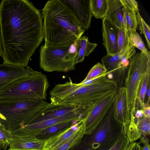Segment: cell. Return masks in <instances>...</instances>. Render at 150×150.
<instances>
[{
  "label": "cell",
  "instance_id": "cell-13",
  "mask_svg": "<svg viewBox=\"0 0 150 150\" xmlns=\"http://www.w3.org/2000/svg\"><path fill=\"white\" fill-rule=\"evenodd\" d=\"M69 8L85 30L90 27L93 15L91 0H61Z\"/></svg>",
  "mask_w": 150,
  "mask_h": 150
},
{
  "label": "cell",
  "instance_id": "cell-15",
  "mask_svg": "<svg viewBox=\"0 0 150 150\" xmlns=\"http://www.w3.org/2000/svg\"><path fill=\"white\" fill-rule=\"evenodd\" d=\"M119 29L106 16L102 19L103 44L108 54L113 55L118 53L117 39Z\"/></svg>",
  "mask_w": 150,
  "mask_h": 150
},
{
  "label": "cell",
  "instance_id": "cell-29",
  "mask_svg": "<svg viewBox=\"0 0 150 150\" xmlns=\"http://www.w3.org/2000/svg\"><path fill=\"white\" fill-rule=\"evenodd\" d=\"M13 134L11 132L6 129L0 122V139L4 147L7 149L12 140Z\"/></svg>",
  "mask_w": 150,
  "mask_h": 150
},
{
  "label": "cell",
  "instance_id": "cell-34",
  "mask_svg": "<svg viewBox=\"0 0 150 150\" xmlns=\"http://www.w3.org/2000/svg\"><path fill=\"white\" fill-rule=\"evenodd\" d=\"M140 141L138 143H142L144 144L143 147V150H150V145L149 143V139L147 138V136H142L140 138Z\"/></svg>",
  "mask_w": 150,
  "mask_h": 150
},
{
  "label": "cell",
  "instance_id": "cell-5",
  "mask_svg": "<svg viewBox=\"0 0 150 150\" xmlns=\"http://www.w3.org/2000/svg\"><path fill=\"white\" fill-rule=\"evenodd\" d=\"M49 86L47 76L37 71L16 80L0 91V100H45Z\"/></svg>",
  "mask_w": 150,
  "mask_h": 150
},
{
  "label": "cell",
  "instance_id": "cell-8",
  "mask_svg": "<svg viewBox=\"0 0 150 150\" xmlns=\"http://www.w3.org/2000/svg\"><path fill=\"white\" fill-rule=\"evenodd\" d=\"M127 70L124 87L127 107L130 111L132 108L135 110L140 83L146 73L150 71V56L148 57L142 52L135 54L129 60Z\"/></svg>",
  "mask_w": 150,
  "mask_h": 150
},
{
  "label": "cell",
  "instance_id": "cell-23",
  "mask_svg": "<svg viewBox=\"0 0 150 150\" xmlns=\"http://www.w3.org/2000/svg\"><path fill=\"white\" fill-rule=\"evenodd\" d=\"M127 33L129 42L135 47L140 50L141 52L148 57L150 56L149 51H148L141 37L136 31L128 30Z\"/></svg>",
  "mask_w": 150,
  "mask_h": 150
},
{
  "label": "cell",
  "instance_id": "cell-6",
  "mask_svg": "<svg viewBox=\"0 0 150 150\" xmlns=\"http://www.w3.org/2000/svg\"><path fill=\"white\" fill-rule=\"evenodd\" d=\"M114 102L93 132L86 135L79 150H109L125 134L123 126L113 116Z\"/></svg>",
  "mask_w": 150,
  "mask_h": 150
},
{
  "label": "cell",
  "instance_id": "cell-32",
  "mask_svg": "<svg viewBox=\"0 0 150 150\" xmlns=\"http://www.w3.org/2000/svg\"><path fill=\"white\" fill-rule=\"evenodd\" d=\"M125 8L133 11L136 13L138 11V3L135 0H120Z\"/></svg>",
  "mask_w": 150,
  "mask_h": 150
},
{
  "label": "cell",
  "instance_id": "cell-12",
  "mask_svg": "<svg viewBox=\"0 0 150 150\" xmlns=\"http://www.w3.org/2000/svg\"><path fill=\"white\" fill-rule=\"evenodd\" d=\"M81 105L48 103L26 123L37 122L59 117L76 110Z\"/></svg>",
  "mask_w": 150,
  "mask_h": 150
},
{
  "label": "cell",
  "instance_id": "cell-27",
  "mask_svg": "<svg viewBox=\"0 0 150 150\" xmlns=\"http://www.w3.org/2000/svg\"><path fill=\"white\" fill-rule=\"evenodd\" d=\"M117 44L119 55L122 54L130 44L128 40L127 31L124 28L119 29Z\"/></svg>",
  "mask_w": 150,
  "mask_h": 150
},
{
  "label": "cell",
  "instance_id": "cell-25",
  "mask_svg": "<svg viewBox=\"0 0 150 150\" xmlns=\"http://www.w3.org/2000/svg\"><path fill=\"white\" fill-rule=\"evenodd\" d=\"M150 84V71L144 76L140 83L136 100L139 103L140 108L144 103V98L148 85Z\"/></svg>",
  "mask_w": 150,
  "mask_h": 150
},
{
  "label": "cell",
  "instance_id": "cell-26",
  "mask_svg": "<svg viewBox=\"0 0 150 150\" xmlns=\"http://www.w3.org/2000/svg\"><path fill=\"white\" fill-rule=\"evenodd\" d=\"M107 74V70L101 63L98 62L90 70L86 77L82 82L91 80Z\"/></svg>",
  "mask_w": 150,
  "mask_h": 150
},
{
  "label": "cell",
  "instance_id": "cell-36",
  "mask_svg": "<svg viewBox=\"0 0 150 150\" xmlns=\"http://www.w3.org/2000/svg\"><path fill=\"white\" fill-rule=\"evenodd\" d=\"M3 41L1 30L0 27V56L3 57Z\"/></svg>",
  "mask_w": 150,
  "mask_h": 150
},
{
  "label": "cell",
  "instance_id": "cell-20",
  "mask_svg": "<svg viewBox=\"0 0 150 150\" xmlns=\"http://www.w3.org/2000/svg\"><path fill=\"white\" fill-rule=\"evenodd\" d=\"M77 121L61 123L48 127L40 132L36 137L40 139H47L58 132L71 126Z\"/></svg>",
  "mask_w": 150,
  "mask_h": 150
},
{
  "label": "cell",
  "instance_id": "cell-18",
  "mask_svg": "<svg viewBox=\"0 0 150 150\" xmlns=\"http://www.w3.org/2000/svg\"><path fill=\"white\" fill-rule=\"evenodd\" d=\"M105 16L119 29L124 28L125 8L120 0H107Z\"/></svg>",
  "mask_w": 150,
  "mask_h": 150
},
{
  "label": "cell",
  "instance_id": "cell-35",
  "mask_svg": "<svg viewBox=\"0 0 150 150\" xmlns=\"http://www.w3.org/2000/svg\"><path fill=\"white\" fill-rule=\"evenodd\" d=\"M125 150H143V149L138 143L134 142L129 143Z\"/></svg>",
  "mask_w": 150,
  "mask_h": 150
},
{
  "label": "cell",
  "instance_id": "cell-10",
  "mask_svg": "<svg viewBox=\"0 0 150 150\" xmlns=\"http://www.w3.org/2000/svg\"><path fill=\"white\" fill-rule=\"evenodd\" d=\"M117 91L99 100L92 107L87 117L82 121L84 135L91 134L113 103Z\"/></svg>",
  "mask_w": 150,
  "mask_h": 150
},
{
  "label": "cell",
  "instance_id": "cell-11",
  "mask_svg": "<svg viewBox=\"0 0 150 150\" xmlns=\"http://www.w3.org/2000/svg\"><path fill=\"white\" fill-rule=\"evenodd\" d=\"M37 71L28 66L24 67L5 63L0 64V91L13 81L29 76Z\"/></svg>",
  "mask_w": 150,
  "mask_h": 150
},
{
  "label": "cell",
  "instance_id": "cell-22",
  "mask_svg": "<svg viewBox=\"0 0 150 150\" xmlns=\"http://www.w3.org/2000/svg\"><path fill=\"white\" fill-rule=\"evenodd\" d=\"M91 12L97 19H103L106 16L108 8L107 0H91Z\"/></svg>",
  "mask_w": 150,
  "mask_h": 150
},
{
  "label": "cell",
  "instance_id": "cell-14",
  "mask_svg": "<svg viewBox=\"0 0 150 150\" xmlns=\"http://www.w3.org/2000/svg\"><path fill=\"white\" fill-rule=\"evenodd\" d=\"M113 115L116 120L123 126L124 132L126 134L130 121V111L127 107L125 87L118 88L113 104Z\"/></svg>",
  "mask_w": 150,
  "mask_h": 150
},
{
  "label": "cell",
  "instance_id": "cell-31",
  "mask_svg": "<svg viewBox=\"0 0 150 150\" xmlns=\"http://www.w3.org/2000/svg\"><path fill=\"white\" fill-rule=\"evenodd\" d=\"M129 144L126 135L123 134L109 150H125Z\"/></svg>",
  "mask_w": 150,
  "mask_h": 150
},
{
  "label": "cell",
  "instance_id": "cell-38",
  "mask_svg": "<svg viewBox=\"0 0 150 150\" xmlns=\"http://www.w3.org/2000/svg\"><path fill=\"white\" fill-rule=\"evenodd\" d=\"M2 144V142L1 140L0 139V145Z\"/></svg>",
  "mask_w": 150,
  "mask_h": 150
},
{
  "label": "cell",
  "instance_id": "cell-28",
  "mask_svg": "<svg viewBox=\"0 0 150 150\" xmlns=\"http://www.w3.org/2000/svg\"><path fill=\"white\" fill-rule=\"evenodd\" d=\"M137 17L139 29L140 33H143L146 38L148 47L150 48V26L146 23L141 16L139 11L137 12Z\"/></svg>",
  "mask_w": 150,
  "mask_h": 150
},
{
  "label": "cell",
  "instance_id": "cell-4",
  "mask_svg": "<svg viewBox=\"0 0 150 150\" xmlns=\"http://www.w3.org/2000/svg\"><path fill=\"white\" fill-rule=\"evenodd\" d=\"M48 103L41 100H0V122L11 132L24 125Z\"/></svg>",
  "mask_w": 150,
  "mask_h": 150
},
{
  "label": "cell",
  "instance_id": "cell-1",
  "mask_svg": "<svg viewBox=\"0 0 150 150\" xmlns=\"http://www.w3.org/2000/svg\"><path fill=\"white\" fill-rule=\"evenodd\" d=\"M42 15L26 0H2L0 27L3 63L26 67L43 41Z\"/></svg>",
  "mask_w": 150,
  "mask_h": 150
},
{
  "label": "cell",
  "instance_id": "cell-3",
  "mask_svg": "<svg viewBox=\"0 0 150 150\" xmlns=\"http://www.w3.org/2000/svg\"><path fill=\"white\" fill-rule=\"evenodd\" d=\"M69 78V81L56 84L50 91V103L92 105L110 93L109 83L105 79L83 85L74 83Z\"/></svg>",
  "mask_w": 150,
  "mask_h": 150
},
{
  "label": "cell",
  "instance_id": "cell-37",
  "mask_svg": "<svg viewBox=\"0 0 150 150\" xmlns=\"http://www.w3.org/2000/svg\"><path fill=\"white\" fill-rule=\"evenodd\" d=\"M150 84H149L148 86L147 89V91H146V94L147 96V101L148 102L150 101Z\"/></svg>",
  "mask_w": 150,
  "mask_h": 150
},
{
  "label": "cell",
  "instance_id": "cell-24",
  "mask_svg": "<svg viewBox=\"0 0 150 150\" xmlns=\"http://www.w3.org/2000/svg\"><path fill=\"white\" fill-rule=\"evenodd\" d=\"M138 26L137 13L133 11L125 8L124 28L127 31H136Z\"/></svg>",
  "mask_w": 150,
  "mask_h": 150
},
{
  "label": "cell",
  "instance_id": "cell-30",
  "mask_svg": "<svg viewBox=\"0 0 150 150\" xmlns=\"http://www.w3.org/2000/svg\"><path fill=\"white\" fill-rule=\"evenodd\" d=\"M138 129L141 137L149 135L150 134V117L143 115L140 121Z\"/></svg>",
  "mask_w": 150,
  "mask_h": 150
},
{
  "label": "cell",
  "instance_id": "cell-33",
  "mask_svg": "<svg viewBox=\"0 0 150 150\" xmlns=\"http://www.w3.org/2000/svg\"><path fill=\"white\" fill-rule=\"evenodd\" d=\"M142 110L143 115L145 117H150V107L149 102L147 101L140 108Z\"/></svg>",
  "mask_w": 150,
  "mask_h": 150
},
{
  "label": "cell",
  "instance_id": "cell-7",
  "mask_svg": "<svg viewBox=\"0 0 150 150\" xmlns=\"http://www.w3.org/2000/svg\"><path fill=\"white\" fill-rule=\"evenodd\" d=\"M78 40L64 46H41L40 67L45 71L67 72L75 69Z\"/></svg>",
  "mask_w": 150,
  "mask_h": 150
},
{
  "label": "cell",
  "instance_id": "cell-21",
  "mask_svg": "<svg viewBox=\"0 0 150 150\" xmlns=\"http://www.w3.org/2000/svg\"><path fill=\"white\" fill-rule=\"evenodd\" d=\"M84 135V128L82 121L76 132L61 146L54 150H68L80 143Z\"/></svg>",
  "mask_w": 150,
  "mask_h": 150
},
{
  "label": "cell",
  "instance_id": "cell-16",
  "mask_svg": "<svg viewBox=\"0 0 150 150\" xmlns=\"http://www.w3.org/2000/svg\"><path fill=\"white\" fill-rule=\"evenodd\" d=\"M45 140L35 136L13 135L8 150H43Z\"/></svg>",
  "mask_w": 150,
  "mask_h": 150
},
{
  "label": "cell",
  "instance_id": "cell-9",
  "mask_svg": "<svg viewBox=\"0 0 150 150\" xmlns=\"http://www.w3.org/2000/svg\"><path fill=\"white\" fill-rule=\"evenodd\" d=\"M90 110L89 106L81 105L76 110L59 117L37 122L26 123L22 127L11 131V133L14 135L36 136L43 130L61 123L82 121L87 117Z\"/></svg>",
  "mask_w": 150,
  "mask_h": 150
},
{
  "label": "cell",
  "instance_id": "cell-2",
  "mask_svg": "<svg viewBox=\"0 0 150 150\" xmlns=\"http://www.w3.org/2000/svg\"><path fill=\"white\" fill-rule=\"evenodd\" d=\"M41 15L45 45H68L78 40L85 31L61 0L48 1Z\"/></svg>",
  "mask_w": 150,
  "mask_h": 150
},
{
  "label": "cell",
  "instance_id": "cell-17",
  "mask_svg": "<svg viewBox=\"0 0 150 150\" xmlns=\"http://www.w3.org/2000/svg\"><path fill=\"white\" fill-rule=\"evenodd\" d=\"M82 121L77 122L69 127L45 139L43 150H54L60 147L76 132Z\"/></svg>",
  "mask_w": 150,
  "mask_h": 150
},
{
  "label": "cell",
  "instance_id": "cell-19",
  "mask_svg": "<svg viewBox=\"0 0 150 150\" xmlns=\"http://www.w3.org/2000/svg\"><path fill=\"white\" fill-rule=\"evenodd\" d=\"M97 45V44L89 42L88 37L85 35L81 37L78 42V52L76 64L82 62L85 57L92 53Z\"/></svg>",
  "mask_w": 150,
  "mask_h": 150
}]
</instances>
